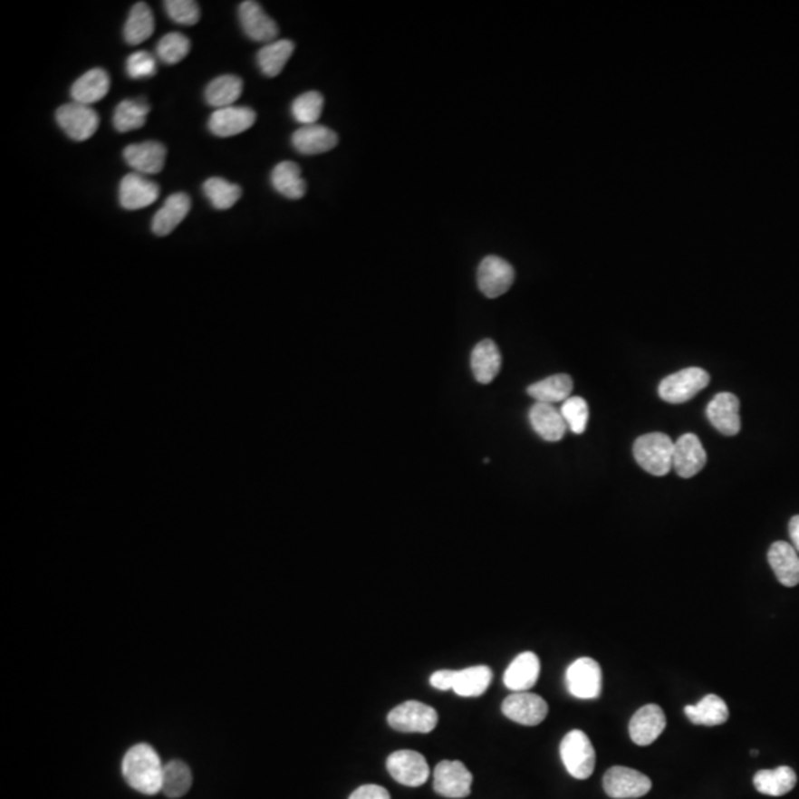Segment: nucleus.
<instances>
[{
  "label": "nucleus",
  "instance_id": "nucleus-18",
  "mask_svg": "<svg viewBox=\"0 0 799 799\" xmlns=\"http://www.w3.org/2000/svg\"><path fill=\"white\" fill-rule=\"evenodd\" d=\"M708 455L695 434H684L674 444V469L682 478H691L707 465Z\"/></svg>",
  "mask_w": 799,
  "mask_h": 799
},
{
  "label": "nucleus",
  "instance_id": "nucleus-19",
  "mask_svg": "<svg viewBox=\"0 0 799 799\" xmlns=\"http://www.w3.org/2000/svg\"><path fill=\"white\" fill-rule=\"evenodd\" d=\"M166 147L162 142L146 141L130 144L123 149L126 163L142 175H154L162 172L166 162Z\"/></svg>",
  "mask_w": 799,
  "mask_h": 799
},
{
  "label": "nucleus",
  "instance_id": "nucleus-42",
  "mask_svg": "<svg viewBox=\"0 0 799 799\" xmlns=\"http://www.w3.org/2000/svg\"><path fill=\"white\" fill-rule=\"evenodd\" d=\"M126 73L130 79H144V77H153L158 73V64L156 58L146 51L135 53L126 61Z\"/></svg>",
  "mask_w": 799,
  "mask_h": 799
},
{
  "label": "nucleus",
  "instance_id": "nucleus-1",
  "mask_svg": "<svg viewBox=\"0 0 799 799\" xmlns=\"http://www.w3.org/2000/svg\"><path fill=\"white\" fill-rule=\"evenodd\" d=\"M162 759L147 743H140L126 752L121 773L126 784L144 795H156L162 791Z\"/></svg>",
  "mask_w": 799,
  "mask_h": 799
},
{
  "label": "nucleus",
  "instance_id": "nucleus-45",
  "mask_svg": "<svg viewBox=\"0 0 799 799\" xmlns=\"http://www.w3.org/2000/svg\"><path fill=\"white\" fill-rule=\"evenodd\" d=\"M789 536H791L794 548L799 554V515L792 517V520L789 521Z\"/></svg>",
  "mask_w": 799,
  "mask_h": 799
},
{
  "label": "nucleus",
  "instance_id": "nucleus-35",
  "mask_svg": "<svg viewBox=\"0 0 799 799\" xmlns=\"http://www.w3.org/2000/svg\"><path fill=\"white\" fill-rule=\"evenodd\" d=\"M154 33V15L149 5L138 2L130 9L126 21L123 36L130 44H140L146 42Z\"/></svg>",
  "mask_w": 799,
  "mask_h": 799
},
{
  "label": "nucleus",
  "instance_id": "nucleus-11",
  "mask_svg": "<svg viewBox=\"0 0 799 799\" xmlns=\"http://www.w3.org/2000/svg\"><path fill=\"white\" fill-rule=\"evenodd\" d=\"M473 775L460 761H441L434 770V791L446 798H467L471 794Z\"/></svg>",
  "mask_w": 799,
  "mask_h": 799
},
{
  "label": "nucleus",
  "instance_id": "nucleus-2",
  "mask_svg": "<svg viewBox=\"0 0 799 799\" xmlns=\"http://www.w3.org/2000/svg\"><path fill=\"white\" fill-rule=\"evenodd\" d=\"M674 441L662 432L644 434L635 440V460L651 476H666L674 468Z\"/></svg>",
  "mask_w": 799,
  "mask_h": 799
},
{
  "label": "nucleus",
  "instance_id": "nucleus-26",
  "mask_svg": "<svg viewBox=\"0 0 799 799\" xmlns=\"http://www.w3.org/2000/svg\"><path fill=\"white\" fill-rule=\"evenodd\" d=\"M109 91V73L104 69H92L74 82L70 93H72L73 102L91 107L93 102L101 101Z\"/></svg>",
  "mask_w": 799,
  "mask_h": 799
},
{
  "label": "nucleus",
  "instance_id": "nucleus-13",
  "mask_svg": "<svg viewBox=\"0 0 799 799\" xmlns=\"http://www.w3.org/2000/svg\"><path fill=\"white\" fill-rule=\"evenodd\" d=\"M238 18L243 32L251 41L273 43L279 36V25L264 13L263 6L254 0L242 2L238 6Z\"/></svg>",
  "mask_w": 799,
  "mask_h": 799
},
{
  "label": "nucleus",
  "instance_id": "nucleus-17",
  "mask_svg": "<svg viewBox=\"0 0 799 799\" xmlns=\"http://www.w3.org/2000/svg\"><path fill=\"white\" fill-rule=\"evenodd\" d=\"M255 121H256V113L254 110L233 105L226 109L215 110L207 126L215 137L228 138L251 130Z\"/></svg>",
  "mask_w": 799,
  "mask_h": 799
},
{
  "label": "nucleus",
  "instance_id": "nucleus-25",
  "mask_svg": "<svg viewBox=\"0 0 799 799\" xmlns=\"http://www.w3.org/2000/svg\"><path fill=\"white\" fill-rule=\"evenodd\" d=\"M502 366V355L492 340L477 343L471 354V368L480 384L487 385L496 380Z\"/></svg>",
  "mask_w": 799,
  "mask_h": 799
},
{
  "label": "nucleus",
  "instance_id": "nucleus-4",
  "mask_svg": "<svg viewBox=\"0 0 799 799\" xmlns=\"http://www.w3.org/2000/svg\"><path fill=\"white\" fill-rule=\"evenodd\" d=\"M710 376L700 368H687L666 376L659 385V396L668 403L681 404L698 396L709 385Z\"/></svg>",
  "mask_w": 799,
  "mask_h": 799
},
{
  "label": "nucleus",
  "instance_id": "nucleus-7",
  "mask_svg": "<svg viewBox=\"0 0 799 799\" xmlns=\"http://www.w3.org/2000/svg\"><path fill=\"white\" fill-rule=\"evenodd\" d=\"M61 130H64L73 141H86L93 137L100 126V116L89 105L69 102L61 105L55 113Z\"/></svg>",
  "mask_w": 799,
  "mask_h": 799
},
{
  "label": "nucleus",
  "instance_id": "nucleus-12",
  "mask_svg": "<svg viewBox=\"0 0 799 799\" xmlns=\"http://www.w3.org/2000/svg\"><path fill=\"white\" fill-rule=\"evenodd\" d=\"M502 712L506 718L521 726H539L548 715V703L541 696L520 691L505 698Z\"/></svg>",
  "mask_w": 799,
  "mask_h": 799
},
{
  "label": "nucleus",
  "instance_id": "nucleus-30",
  "mask_svg": "<svg viewBox=\"0 0 799 799\" xmlns=\"http://www.w3.org/2000/svg\"><path fill=\"white\" fill-rule=\"evenodd\" d=\"M795 785V771L786 765L775 770L758 771L754 777L755 789L763 795L784 796L789 794Z\"/></svg>",
  "mask_w": 799,
  "mask_h": 799
},
{
  "label": "nucleus",
  "instance_id": "nucleus-16",
  "mask_svg": "<svg viewBox=\"0 0 799 799\" xmlns=\"http://www.w3.org/2000/svg\"><path fill=\"white\" fill-rule=\"evenodd\" d=\"M740 401L731 392H721L712 399L707 409L708 419L717 431L724 436H737L742 427L740 422Z\"/></svg>",
  "mask_w": 799,
  "mask_h": 799
},
{
  "label": "nucleus",
  "instance_id": "nucleus-14",
  "mask_svg": "<svg viewBox=\"0 0 799 799\" xmlns=\"http://www.w3.org/2000/svg\"><path fill=\"white\" fill-rule=\"evenodd\" d=\"M159 196H160V187L137 172L126 175L119 187V202L126 210L151 207L153 203L158 202Z\"/></svg>",
  "mask_w": 799,
  "mask_h": 799
},
{
  "label": "nucleus",
  "instance_id": "nucleus-9",
  "mask_svg": "<svg viewBox=\"0 0 799 799\" xmlns=\"http://www.w3.org/2000/svg\"><path fill=\"white\" fill-rule=\"evenodd\" d=\"M514 280H515V271L513 265L496 255L486 256L478 266L477 282L480 291L487 298H499L506 294L513 286Z\"/></svg>",
  "mask_w": 799,
  "mask_h": 799
},
{
  "label": "nucleus",
  "instance_id": "nucleus-44",
  "mask_svg": "<svg viewBox=\"0 0 799 799\" xmlns=\"http://www.w3.org/2000/svg\"><path fill=\"white\" fill-rule=\"evenodd\" d=\"M453 670L443 669L437 670L431 675L429 682L437 690L446 691L452 690Z\"/></svg>",
  "mask_w": 799,
  "mask_h": 799
},
{
  "label": "nucleus",
  "instance_id": "nucleus-33",
  "mask_svg": "<svg viewBox=\"0 0 799 799\" xmlns=\"http://www.w3.org/2000/svg\"><path fill=\"white\" fill-rule=\"evenodd\" d=\"M295 51V43L287 39L275 41L268 43L263 49H259L258 67L264 76L275 77L282 73L287 61L291 60L292 53Z\"/></svg>",
  "mask_w": 799,
  "mask_h": 799
},
{
  "label": "nucleus",
  "instance_id": "nucleus-22",
  "mask_svg": "<svg viewBox=\"0 0 799 799\" xmlns=\"http://www.w3.org/2000/svg\"><path fill=\"white\" fill-rule=\"evenodd\" d=\"M191 209V198L186 193H175L166 198L165 205L154 215L151 230L159 237L169 236L186 219Z\"/></svg>",
  "mask_w": 799,
  "mask_h": 799
},
{
  "label": "nucleus",
  "instance_id": "nucleus-6",
  "mask_svg": "<svg viewBox=\"0 0 799 799\" xmlns=\"http://www.w3.org/2000/svg\"><path fill=\"white\" fill-rule=\"evenodd\" d=\"M565 682L570 695L574 698L583 700L597 698L602 690V668L593 659H577L567 668Z\"/></svg>",
  "mask_w": 799,
  "mask_h": 799
},
{
  "label": "nucleus",
  "instance_id": "nucleus-21",
  "mask_svg": "<svg viewBox=\"0 0 799 799\" xmlns=\"http://www.w3.org/2000/svg\"><path fill=\"white\" fill-rule=\"evenodd\" d=\"M338 142V133L323 125L303 126L292 135V144L296 151L307 156L327 153L335 149Z\"/></svg>",
  "mask_w": 799,
  "mask_h": 799
},
{
  "label": "nucleus",
  "instance_id": "nucleus-23",
  "mask_svg": "<svg viewBox=\"0 0 799 799\" xmlns=\"http://www.w3.org/2000/svg\"><path fill=\"white\" fill-rule=\"evenodd\" d=\"M768 563L782 585L792 588L799 583V555L787 542H775L768 551Z\"/></svg>",
  "mask_w": 799,
  "mask_h": 799
},
{
  "label": "nucleus",
  "instance_id": "nucleus-5",
  "mask_svg": "<svg viewBox=\"0 0 799 799\" xmlns=\"http://www.w3.org/2000/svg\"><path fill=\"white\" fill-rule=\"evenodd\" d=\"M438 723L437 710L418 700H408L388 715V724L401 733H431Z\"/></svg>",
  "mask_w": 799,
  "mask_h": 799
},
{
  "label": "nucleus",
  "instance_id": "nucleus-15",
  "mask_svg": "<svg viewBox=\"0 0 799 799\" xmlns=\"http://www.w3.org/2000/svg\"><path fill=\"white\" fill-rule=\"evenodd\" d=\"M666 728V717L659 705L640 708L631 718L630 736L638 746H649L660 737Z\"/></svg>",
  "mask_w": 799,
  "mask_h": 799
},
{
  "label": "nucleus",
  "instance_id": "nucleus-3",
  "mask_svg": "<svg viewBox=\"0 0 799 799\" xmlns=\"http://www.w3.org/2000/svg\"><path fill=\"white\" fill-rule=\"evenodd\" d=\"M560 755L565 770L577 780H585L595 770V749L590 737L581 730H572L560 745Z\"/></svg>",
  "mask_w": 799,
  "mask_h": 799
},
{
  "label": "nucleus",
  "instance_id": "nucleus-32",
  "mask_svg": "<svg viewBox=\"0 0 799 799\" xmlns=\"http://www.w3.org/2000/svg\"><path fill=\"white\" fill-rule=\"evenodd\" d=\"M572 391H573V380L564 373L549 376L546 380H539L527 388L529 396L536 400V403L545 404L560 403V401L564 403L565 400L570 399Z\"/></svg>",
  "mask_w": 799,
  "mask_h": 799
},
{
  "label": "nucleus",
  "instance_id": "nucleus-8",
  "mask_svg": "<svg viewBox=\"0 0 799 799\" xmlns=\"http://www.w3.org/2000/svg\"><path fill=\"white\" fill-rule=\"evenodd\" d=\"M604 791L610 798H641L650 792L651 780L646 775L630 767H611L602 779Z\"/></svg>",
  "mask_w": 799,
  "mask_h": 799
},
{
  "label": "nucleus",
  "instance_id": "nucleus-40",
  "mask_svg": "<svg viewBox=\"0 0 799 799\" xmlns=\"http://www.w3.org/2000/svg\"><path fill=\"white\" fill-rule=\"evenodd\" d=\"M565 424L572 429L573 434H583L586 427H588V419H590V408L585 399L582 397H570L563 403L560 409Z\"/></svg>",
  "mask_w": 799,
  "mask_h": 799
},
{
  "label": "nucleus",
  "instance_id": "nucleus-27",
  "mask_svg": "<svg viewBox=\"0 0 799 799\" xmlns=\"http://www.w3.org/2000/svg\"><path fill=\"white\" fill-rule=\"evenodd\" d=\"M492 679V669L486 665L453 670L452 690L460 698H477L485 695Z\"/></svg>",
  "mask_w": 799,
  "mask_h": 799
},
{
  "label": "nucleus",
  "instance_id": "nucleus-24",
  "mask_svg": "<svg viewBox=\"0 0 799 799\" xmlns=\"http://www.w3.org/2000/svg\"><path fill=\"white\" fill-rule=\"evenodd\" d=\"M530 424L537 436L545 441L562 440L564 437L567 424L562 412L554 408L553 404L534 403L529 412Z\"/></svg>",
  "mask_w": 799,
  "mask_h": 799
},
{
  "label": "nucleus",
  "instance_id": "nucleus-37",
  "mask_svg": "<svg viewBox=\"0 0 799 799\" xmlns=\"http://www.w3.org/2000/svg\"><path fill=\"white\" fill-rule=\"evenodd\" d=\"M193 784L191 770L182 761H170L163 768L162 792L168 798H181L190 791Z\"/></svg>",
  "mask_w": 799,
  "mask_h": 799
},
{
  "label": "nucleus",
  "instance_id": "nucleus-31",
  "mask_svg": "<svg viewBox=\"0 0 799 799\" xmlns=\"http://www.w3.org/2000/svg\"><path fill=\"white\" fill-rule=\"evenodd\" d=\"M243 81L235 74H224L210 82L205 91L207 105L215 109L233 107L238 98L242 97Z\"/></svg>",
  "mask_w": 799,
  "mask_h": 799
},
{
  "label": "nucleus",
  "instance_id": "nucleus-39",
  "mask_svg": "<svg viewBox=\"0 0 799 799\" xmlns=\"http://www.w3.org/2000/svg\"><path fill=\"white\" fill-rule=\"evenodd\" d=\"M191 43L182 33H168L158 43V57L165 64L174 65L181 63L190 53Z\"/></svg>",
  "mask_w": 799,
  "mask_h": 799
},
{
  "label": "nucleus",
  "instance_id": "nucleus-29",
  "mask_svg": "<svg viewBox=\"0 0 799 799\" xmlns=\"http://www.w3.org/2000/svg\"><path fill=\"white\" fill-rule=\"evenodd\" d=\"M684 712L691 723L707 727L721 726L730 715L727 703L717 695H708L696 705H687Z\"/></svg>",
  "mask_w": 799,
  "mask_h": 799
},
{
  "label": "nucleus",
  "instance_id": "nucleus-38",
  "mask_svg": "<svg viewBox=\"0 0 799 799\" xmlns=\"http://www.w3.org/2000/svg\"><path fill=\"white\" fill-rule=\"evenodd\" d=\"M324 98L317 91L303 93L292 104V116L303 126L317 125L323 111Z\"/></svg>",
  "mask_w": 799,
  "mask_h": 799
},
{
  "label": "nucleus",
  "instance_id": "nucleus-34",
  "mask_svg": "<svg viewBox=\"0 0 799 799\" xmlns=\"http://www.w3.org/2000/svg\"><path fill=\"white\" fill-rule=\"evenodd\" d=\"M149 104L146 98L125 100L114 110L113 125L118 132L125 133L140 130L146 125Z\"/></svg>",
  "mask_w": 799,
  "mask_h": 799
},
{
  "label": "nucleus",
  "instance_id": "nucleus-28",
  "mask_svg": "<svg viewBox=\"0 0 799 799\" xmlns=\"http://www.w3.org/2000/svg\"><path fill=\"white\" fill-rule=\"evenodd\" d=\"M271 184L277 193L291 200H299L307 193V182L301 175V168L296 163H279L271 172Z\"/></svg>",
  "mask_w": 799,
  "mask_h": 799
},
{
  "label": "nucleus",
  "instance_id": "nucleus-43",
  "mask_svg": "<svg viewBox=\"0 0 799 799\" xmlns=\"http://www.w3.org/2000/svg\"><path fill=\"white\" fill-rule=\"evenodd\" d=\"M348 799H391L390 792L380 785H363L355 789Z\"/></svg>",
  "mask_w": 799,
  "mask_h": 799
},
{
  "label": "nucleus",
  "instance_id": "nucleus-36",
  "mask_svg": "<svg viewBox=\"0 0 799 799\" xmlns=\"http://www.w3.org/2000/svg\"><path fill=\"white\" fill-rule=\"evenodd\" d=\"M203 191L210 205L218 210H226L235 207L243 194L242 187L219 177L209 178L203 184Z\"/></svg>",
  "mask_w": 799,
  "mask_h": 799
},
{
  "label": "nucleus",
  "instance_id": "nucleus-20",
  "mask_svg": "<svg viewBox=\"0 0 799 799\" xmlns=\"http://www.w3.org/2000/svg\"><path fill=\"white\" fill-rule=\"evenodd\" d=\"M541 675V660L533 651H525L514 659L504 674L506 688L520 693L529 691Z\"/></svg>",
  "mask_w": 799,
  "mask_h": 799
},
{
  "label": "nucleus",
  "instance_id": "nucleus-10",
  "mask_svg": "<svg viewBox=\"0 0 799 799\" xmlns=\"http://www.w3.org/2000/svg\"><path fill=\"white\" fill-rule=\"evenodd\" d=\"M387 770L392 779L404 786H422L429 777V765L424 755L408 749L390 755Z\"/></svg>",
  "mask_w": 799,
  "mask_h": 799
},
{
  "label": "nucleus",
  "instance_id": "nucleus-41",
  "mask_svg": "<svg viewBox=\"0 0 799 799\" xmlns=\"http://www.w3.org/2000/svg\"><path fill=\"white\" fill-rule=\"evenodd\" d=\"M166 13L170 20L182 25L197 24L200 20V8L193 0H166Z\"/></svg>",
  "mask_w": 799,
  "mask_h": 799
}]
</instances>
